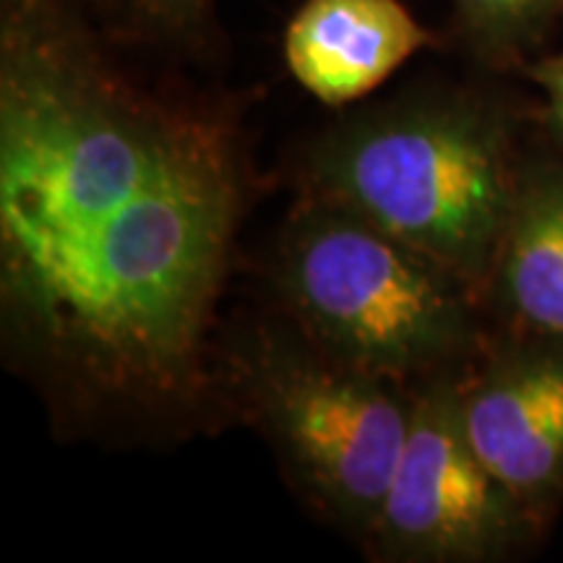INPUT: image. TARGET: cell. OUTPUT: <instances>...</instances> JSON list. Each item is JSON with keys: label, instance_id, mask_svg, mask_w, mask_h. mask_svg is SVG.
<instances>
[{"label": "cell", "instance_id": "cell-3", "mask_svg": "<svg viewBox=\"0 0 563 563\" xmlns=\"http://www.w3.org/2000/svg\"><path fill=\"white\" fill-rule=\"evenodd\" d=\"M462 279L363 217L308 196L277 256L300 334L336 361L410 389L470 342Z\"/></svg>", "mask_w": 563, "mask_h": 563}, {"label": "cell", "instance_id": "cell-6", "mask_svg": "<svg viewBox=\"0 0 563 563\" xmlns=\"http://www.w3.org/2000/svg\"><path fill=\"white\" fill-rule=\"evenodd\" d=\"M464 433L519 504L563 490V350H527L460 389Z\"/></svg>", "mask_w": 563, "mask_h": 563}, {"label": "cell", "instance_id": "cell-10", "mask_svg": "<svg viewBox=\"0 0 563 563\" xmlns=\"http://www.w3.org/2000/svg\"><path fill=\"white\" fill-rule=\"evenodd\" d=\"M133 11L159 32H186L201 24L211 0H131Z\"/></svg>", "mask_w": 563, "mask_h": 563}, {"label": "cell", "instance_id": "cell-8", "mask_svg": "<svg viewBox=\"0 0 563 563\" xmlns=\"http://www.w3.org/2000/svg\"><path fill=\"white\" fill-rule=\"evenodd\" d=\"M496 262L511 313L534 332L563 340L561 173H543L519 183Z\"/></svg>", "mask_w": 563, "mask_h": 563}, {"label": "cell", "instance_id": "cell-2", "mask_svg": "<svg viewBox=\"0 0 563 563\" xmlns=\"http://www.w3.org/2000/svg\"><path fill=\"white\" fill-rule=\"evenodd\" d=\"M306 178L316 199L462 282L481 279L498 258L519 191L501 129L452 100H405L336 125L308 154Z\"/></svg>", "mask_w": 563, "mask_h": 563}, {"label": "cell", "instance_id": "cell-5", "mask_svg": "<svg viewBox=\"0 0 563 563\" xmlns=\"http://www.w3.org/2000/svg\"><path fill=\"white\" fill-rule=\"evenodd\" d=\"M519 504L464 433L460 389L439 378L412 391L402 456L365 538L386 561H473L517 532Z\"/></svg>", "mask_w": 563, "mask_h": 563}, {"label": "cell", "instance_id": "cell-1", "mask_svg": "<svg viewBox=\"0 0 563 563\" xmlns=\"http://www.w3.org/2000/svg\"><path fill=\"white\" fill-rule=\"evenodd\" d=\"M245 199L235 133L133 84L53 0L0 30V292L11 344L108 418H178Z\"/></svg>", "mask_w": 563, "mask_h": 563}, {"label": "cell", "instance_id": "cell-7", "mask_svg": "<svg viewBox=\"0 0 563 563\" xmlns=\"http://www.w3.org/2000/svg\"><path fill=\"white\" fill-rule=\"evenodd\" d=\"M431 45L399 0H308L285 34L290 74L332 108L361 100Z\"/></svg>", "mask_w": 563, "mask_h": 563}, {"label": "cell", "instance_id": "cell-11", "mask_svg": "<svg viewBox=\"0 0 563 563\" xmlns=\"http://www.w3.org/2000/svg\"><path fill=\"white\" fill-rule=\"evenodd\" d=\"M532 79L543 87L548 108H551V118L563 136V47L553 58H545L532 68Z\"/></svg>", "mask_w": 563, "mask_h": 563}, {"label": "cell", "instance_id": "cell-4", "mask_svg": "<svg viewBox=\"0 0 563 563\" xmlns=\"http://www.w3.org/2000/svg\"><path fill=\"white\" fill-rule=\"evenodd\" d=\"M241 371L258 422L302 493L368 534L410 433L412 391L336 361L308 336H256Z\"/></svg>", "mask_w": 563, "mask_h": 563}, {"label": "cell", "instance_id": "cell-9", "mask_svg": "<svg viewBox=\"0 0 563 563\" xmlns=\"http://www.w3.org/2000/svg\"><path fill=\"white\" fill-rule=\"evenodd\" d=\"M454 5L470 37L490 55L525 51L563 13V0H454Z\"/></svg>", "mask_w": 563, "mask_h": 563}]
</instances>
